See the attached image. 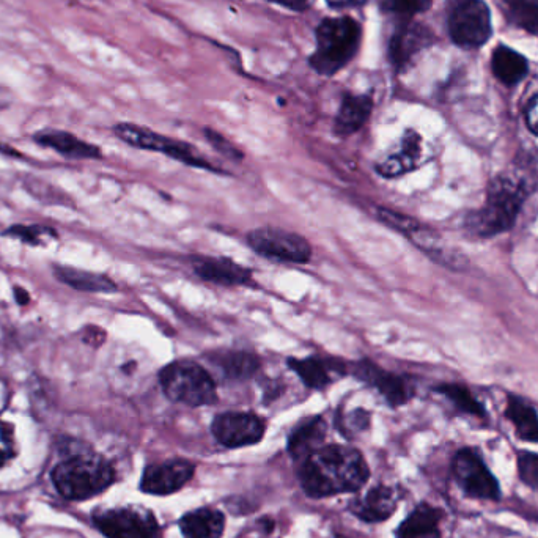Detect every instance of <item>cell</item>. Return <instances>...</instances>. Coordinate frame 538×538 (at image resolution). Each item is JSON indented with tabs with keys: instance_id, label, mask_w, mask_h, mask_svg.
Instances as JSON below:
<instances>
[{
	"instance_id": "26",
	"label": "cell",
	"mask_w": 538,
	"mask_h": 538,
	"mask_svg": "<svg viewBox=\"0 0 538 538\" xmlns=\"http://www.w3.org/2000/svg\"><path fill=\"white\" fill-rule=\"evenodd\" d=\"M288 365L310 389H325L329 386L332 383L331 370L345 372L343 369H334L332 362L320 358L290 359Z\"/></svg>"
},
{
	"instance_id": "28",
	"label": "cell",
	"mask_w": 538,
	"mask_h": 538,
	"mask_svg": "<svg viewBox=\"0 0 538 538\" xmlns=\"http://www.w3.org/2000/svg\"><path fill=\"white\" fill-rule=\"evenodd\" d=\"M436 391L443 394L460 413L476 417L487 416V411L483 408L482 403L477 398H474L468 387L463 386V384H441Z\"/></svg>"
},
{
	"instance_id": "17",
	"label": "cell",
	"mask_w": 538,
	"mask_h": 538,
	"mask_svg": "<svg viewBox=\"0 0 538 538\" xmlns=\"http://www.w3.org/2000/svg\"><path fill=\"white\" fill-rule=\"evenodd\" d=\"M443 518V510L422 502L398 526L395 535L397 538H443L439 527Z\"/></svg>"
},
{
	"instance_id": "13",
	"label": "cell",
	"mask_w": 538,
	"mask_h": 538,
	"mask_svg": "<svg viewBox=\"0 0 538 538\" xmlns=\"http://www.w3.org/2000/svg\"><path fill=\"white\" fill-rule=\"evenodd\" d=\"M354 375L375 387L376 391L383 395L384 400L394 408L405 405L414 397V386L406 380L405 376L386 372L372 361H362L356 364Z\"/></svg>"
},
{
	"instance_id": "37",
	"label": "cell",
	"mask_w": 538,
	"mask_h": 538,
	"mask_svg": "<svg viewBox=\"0 0 538 538\" xmlns=\"http://www.w3.org/2000/svg\"><path fill=\"white\" fill-rule=\"evenodd\" d=\"M266 2L281 5V7L288 8L292 12H304L312 4V0H266Z\"/></svg>"
},
{
	"instance_id": "29",
	"label": "cell",
	"mask_w": 538,
	"mask_h": 538,
	"mask_svg": "<svg viewBox=\"0 0 538 538\" xmlns=\"http://www.w3.org/2000/svg\"><path fill=\"white\" fill-rule=\"evenodd\" d=\"M505 4L516 26L538 35V0H505Z\"/></svg>"
},
{
	"instance_id": "8",
	"label": "cell",
	"mask_w": 538,
	"mask_h": 538,
	"mask_svg": "<svg viewBox=\"0 0 538 538\" xmlns=\"http://www.w3.org/2000/svg\"><path fill=\"white\" fill-rule=\"evenodd\" d=\"M452 474L463 493L472 499L499 501L501 485L493 472L485 465L479 450L465 447L458 450L452 460Z\"/></svg>"
},
{
	"instance_id": "32",
	"label": "cell",
	"mask_w": 538,
	"mask_h": 538,
	"mask_svg": "<svg viewBox=\"0 0 538 538\" xmlns=\"http://www.w3.org/2000/svg\"><path fill=\"white\" fill-rule=\"evenodd\" d=\"M516 466L521 482L538 493V455L523 450L516 458Z\"/></svg>"
},
{
	"instance_id": "22",
	"label": "cell",
	"mask_w": 538,
	"mask_h": 538,
	"mask_svg": "<svg viewBox=\"0 0 538 538\" xmlns=\"http://www.w3.org/2000/svg\"><path fill=\"white\" fill-rule=\"evenodd\" d=\"M224 527V515L210 507L192 510L180 520L181 534L185 538H221Z\"/></svg>"
},
{
	"instance_id": "16",
	"label": "cell",
	"mask_w": 538,
	"mask_h": 538,
	"mask_svg": "<svg viewBox=\"0 0 538 538\" xmlns=\"http://www.w3.org/2000/svg\"><path fill=\"white\" fill-rule=\"evenodd\" d=\"M194 271L203 281L227 287L246 285L252 281L251 269L244 268L229 258H199L194 263Z\"/></svg>"
},
{
	"instance_id": "30",
	"label": "cell",
	"mask_w": 538,
	"mask_h": 538,
	"mask_svg": "<svg viewBox=\"0 0 538 538\" xmlns=\"http://www.w3.org/2000/svg\"><path fill=\"white\" fill-rule=\"evenodd\" d=\"M432 4L433 0H384L381 8L386 13H392V15L410 21L413 16L427 12Z\"/></svg>"
},
{
	"instance_id": "14",
	"label": "cell",
	"mask_w": 538,
	"mask_h": 538,
	"mask_svg": "<svg viewBox=\"0 0 538 538\" xmlns=\"http://www.w3.org/2000/svg\"><path fill=\"white\" fill-rule=\"evenodd\" d=\"M432 32L417 23L402 24L395 30L389 43V60L395 70H402L411 62L417 52L432 43Z\"/></svg>"
},
{
	"instance_id": "25",
	"label": "cell",
	"mask_w": 538,
	"mask_h": 538,
	"mask_svg": "<svg viewBox=\"0 0 538 538\" xmlns=\"http://www.w3.org/2000/svg\"><path fill=\"white\" fill-rule=\"evenodd\" d=\"M505 417L512 422L518 438L538 444V414L523 398L510 395Z\"/></svg>"
},
{
	"instance_id": "19",
	"label": "cell",
	"mask_w": 538,
	"mask_h": 538,
	"mask_svg": "<svg viewBox=\"0 0 538 538\" xmlns=\"http://www.w3.org/2000/svg\"><path fill=\"white\" fill-rule=\"evenodd\" d=\"M34 141L43 147L52 148L60 155L67 158L76 159H96L101 158V150L95 145L89 144L67 133V131H57V129H45L35 134Z\"/></svg>"
},
{
	"instance_id": "27",
	"label": "cell",
	"mask_w": 538,
	"mask_h": 538,
	"mask_svg": "<svg viewBox=\"0 0 538 538\" xmlns=\"http://www.w3.org/2000/svg\"><path fill=\"white\" fill-rule=\"evenodd\" d=\"M218 364L229 380H249L260 369V359L246 351H229L222 354Z\"/></svg>"
},
{
	"instance_id": "2",
	"label": "cell",
	"mask_w": 538,
	"mask_h": 538,
	"mask_svg": "<svg viewBox=\"0 0 538 538\" xmlns=\"http://www.w3.org/2000/svg\"><path fill=\"white\" fill-rule=\"evenodd\" d=\"M52 483L68 501H85L111 487L115 469L101 455L74 443V452L52 469Z\"/></svg>"
},
{
	"instance_id": "31",
	"label": "cell",
	"mask_w": 538,
	"mask_h": 538,
	"mask_svg": "<svg viewBox=\"0 0 538 538\" xmlns=\"http://www.w3.org/2000/svg\"><path fill=\"white\" fill-rule=\"evenodd\" d=\"M378 218L387 227H391L395 232L402 233L406 238L411 233L416 232L421 227V222H417L416 219L406 216V214L398 213V211L389 210V208H380L378 210Z\"/></svg>"
},
{
	"instance_id": "12",
	"label": "cell",
	"mask_w": 538,
	"mask_h": 538,
	"mask_svg": "<svg viewBox=\"0 0 538 538\" xmlns=\"http://www.w3.org/2000/svg\"><path fill=\"white\" fill-rule=\"evenodd\" d=\"M194 472H196V465L181 458L148 466L142 474L141 490L147 494H156V496L175 493L185 487L186 483L194 477Z\"/></svg>"
},
{
	"instance_id": "7",
	"label": "cell",
	"mask_w": 538,
	"mask_h": 538,
	"mask_svg": "<svg viewBox=\"0 0 538 538\" xmlns=\"http://www.w3.org/2000/svg\"><path fill=\"white\" fill-rule=\"evenodd\" d=\"M447 29L460 48H480L490 40L491 12L483 0H455L450 8Z\"/></svg>"
},
{
	"instance_id": "1",
	"label": "cell",
	"mask_w": 538,
	"mask_h": 538,
	"mask_svg": "<svg viewBox=\"0 0 538 538\" xmlns=\"http://www.w3.org/2000/svg\"><path fill=\"white\" fill-rule=\"evenodd\" d=\"M369 476V466L361 452L339 444L321 446L304 458L299 468V480L310 498L353 493L364 487Z\"/></svg>"
},
{
	"instance_id": "33",
	"label": "cell",
	"mask_w": 538,
	"mask_h": 538,
	"mask_svg": "<svg viewBox=\"0 0 538 538\" xmlns=\"http://www.w3.org/2000/svg\"><path fill=\"white\" fill-rule=\"evenodd\" d=\"M5 235L18 238V240L32 244V246H40L43 244V236H56V233L54 230L40 227V225H15V227H10Z\"/></svg>"
},
{
	"instance_id": "23",
	"label": "cell",
	"mask_w": 538,
	"mask_h": 538,
	"mask_svg": "<svg viewBox=\"0 0 538 538\" xmlns=\"http://www.w3.org/2000/svg\"><path fill=\"white\" fill-rule=\"evenodd\" d=\"M491 70L494 76L505 85H516L523 81L529 71L526 57L509 46H498L491 56Z\"/></svg>"
},
{
	"instance_id": "39",
	"label": "cell",
	"mask_w": 538,
	"mask_h": 538,
	"mask_svg": "<svg viewBox=\"0 0 538 538\" xmlns=\"http://www.w3.org/2000/svg\"><path fill=\"white\" fill-rule=\"evenodd\" d=\"M369 0H326V4L329 7L337 8V10H343V8L361 7V5L367 4Z\"/></svg>"
},
{
	"instance_id": "40",
	"label": "cell",
	"mask_w": 538,
	"mask_h": 538,
	"mask_svg": "<svg viewBox=\"0 0 538 538\" xmlns=\"http://www.w3.org/2000/svg\"><path fill=\"white\" fill-rule=\"evenodd\" d=\"M15 292L16 299H18V303L21 304V306L29 303V293H27L26 290H23V288H16Z\"/></svg>"
},
{
	"instance_id": "36",
	"label": "cell",
	"mask_w": 538,
	"mask_h": 538,
	"mask_svg": "<svg viewBox=\"0 0 538 538\" xmlns=\"http://www.w3.org/2000/svg\"><path fill=\"white\" fill-rule=\"evenodd\" d=\"M527 128L538 136V95H535L526 107Z\"/></svg>"
},
{
	"instance_id": "38",
	"label": "cell",
	"mask_w": 538,
	"mask_h": 538,
	"mask_svg": "<svg viewBox=\"0 0 538 538\" xmlns=\"http://www.w3.org/2000/svg\"><path fill=\"white\" fill-rule=\"evenodd\" d=\"M137 369H139V364L136 359H125L115 367L114 372L117 376H133Z\"/></svg>"
},
{
	"instance_id": "6",
	"label": "cell",
	"mask_w": 538,
	"mask_h": 538,
	"mask_svg": "<svg viewBox=\"0 0 538 538\" xmlns=\"http://www.w3.org/2000/svg\"><path fill=\"white\" fill-rule=\"evenodd\" d=\"M114 133L118 139H122L125 144L131 145V147L147 150V152L164 153L169 158L177 159L186 166L218 172L213 164L208 163L207 159L197 152V148L191 147L186 142L161 136L152 129L133 125V123H118L114 128Z\"/></svg>"
},
{
	"instance_id": "35",
	"label": "cell",
	"mask_w": 538,
	"mask_h": 538,
	"mask_svg": "<svg viewBox=\"0 0 538 538\" xmlns=\"http://www.w3.org/2000/svg\"><path fill=\"white\" fill-rule=\"evenodd\" d=\"M205 137H207L208 142H210L222 156H225V158L233 159V161H243V153H241L235 145L230 144L222 134L216 133L213 129H205Z\"/></svg>"
},
{
	"instance_id": "24",
	"label": "cell",
	"mask_w": 538,
	"mask_h": 538,
	"mask_svg": "<svg viewBox=\"0 0 538 538\" xmlns=\"http://www.w3.org/2000/svg\"><path fill=\"white\" fill-rule=\"evenodd\" d=\"M57 279L68 287L87 293H111L117 290L112 279L103 274L90 273L70 266H56L54 269Z\"/></svg>"
},
{
	"instance_id": "11",
	"label": "cell",
	"mask_w": 538,
	"mask_h": 538,
	"mask_svg": "<svg viewBox=\"0 0 538 538\" xmlns=\"http://www.w3.org/2000/svg\"><path fill=\"white\" fill-rule=\"evenodd\" d=\"M265 430L262 417L251 413H224L216 417L211 425L214 438L229 449L260 443Z\"/></svg>"
},
{
	"instance_id": "3",
	"label": "cell",
	"mask_w": 538,
	"mask_h": 538,
	"mask_svg": "<svg viewBox=\"0 0 538 538\" xmlns=\"http://www.w3.org/2000/svg\"><path fill=\"white\" fill-rule=\"evenodd\" d=\"M362 26L351 16L325 18L315 30V51L309 65L320 76H336L358 56L362 43Z\"/></svg>"
},
{
	"instance_id": "21",
	"label": "cell",
	"mask_w": 538,
	"mask_h": 538,
	"mask_svg": "<svg viewBox=\"0 0 538 538\" xmlns=\"http://www.w3.org/2000/svg\"><path fill=\"white\" fill-rule=\"evenodd\" d=\"M326 430L328 425L323 417L307 419L303 424H299L288 438V452L295 460L303 461L323 446Z\"/></svg>"
},
{
	"instance_id": "18",
	"label": "cell",
	"mask_w": 538,
	"mask_h": 538,
	"mask_svg": "<svg viewBox=\"0 0 538 538\" xmlns=\"http://www.w3.org/2000/svg\"><path fill=\"white\" fill-rule=\"evenodd\" d=\"M373 100L369 95H353L347 93L343 96L339 112H337L334 131L337 136H351L369 122L372 115Z\"/></svg>"
},
{
	"instance_id": "20",
	"label": "cell",
	"mask_w": 538,
	"mask_h": 538,
	"mask_svg": "<svg viewBox=\"0 0 538 538\" xmlns=\"http://www.w3.org/2000/svg\"><path fill=\"white\" fill-rule=\"evenodd\" d=\"M422 155V139L414 131H406L403 136L402 147L394 155L384 159L383 163L376 164V172L384 178H395L405 175L417 166Z\"/></svg>"
},
{
	"instance_id": "4",
	"label": "cell",
	"mask_w": 538,
	"mask_h": 538,
	"mask_svg": "<svg viewBox=\"0 0 538 538\" xmlns=\"http://www.w3.org/2000/svg\"><path fill=\"white\" fill-rule=\"evenodd\" d=\"M527 197L524 181L510 175H498L488 183L487 199L480 210L469 214L468 229L479 236L507 232L515 224Z\"/></svg>"
},
{
	"instance_id": "15",
	"label": "cell",
	"mask_w": 538,
	"mask_h": 538,
	"mask_svg": "<svg viewBox=\"0 0 538 538\" xmlns=\"http://www.w3.org/2000/svg\"><path fill=\"white\" fill-rule=\"evenodd\" d=\"M398 505V494L394 488L378 485L351 502V512L365 523H381L394 515Z\"/></svg>"
},
{
	"instance_id": "5",
	"label": "cell",
	"mask_w": 538,
	"mask_h": 538,
	"mask_svg": "<svg viewBox=\"0 0 538 538\" xmlns=\"http://www.w3.org/2000/svg\"><path fill=\"white\" fill-rule=\"evenodd\" d=\"M159 383L169 400L183 405H213L218 391L213 376L194 361H175L159 372Z\"/></svg>"
},
{
	"instance_id": "34",
	"label": "cell",
	"mask_w": 538,
	"mask_h": 538,
	"mask_svg": "<svg viewBox=\"0 0 538 538\" xmlns=\"http://www.w3.org/2000/svg\"><path fill=\"white\" fill-rule=\"evenodd\" d=\"M15 455V430H13L12 425L0 421V468H4L7 463H10Z\"/></svg>"
},
{
	"instance_id": "9",
	"label": "cell",
	"mask_w": 538,
	"mask_h": 538,
	"mask_svg": "<svg viewBox=\"0 0 538 538\" xmlns=\"http://www.w3.org/2000/svg\"><path fill=\"white\" fill-rule=\"evenodd\" d=\"M93 523L107 538H159L161 529L152 512L141 507L98 510Z\"/></svg>"
},
{
	"instance_id": "10",
	"label": "cell",
	"mask_w": 538,
	"mask_h": 538,
	"mask_svg": "<svg viewBox=\"0 0 538 538\" xmlns=\"http://www.w3.org/2000/svg\"><path fill=\"white\" fill-rule=\"evenodd\" d=\"M247 241L257 254L277 262L304 265L312 258V246L304 236L276 227L252 230Z\"/></svg>"
}]
</instances>
